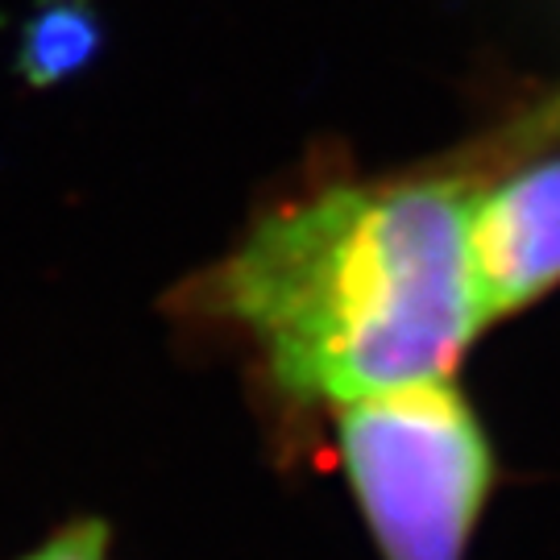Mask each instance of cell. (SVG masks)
<instances>
[{"mask_svg":"<svg viewBox=\"0 0 560 560\" xmlns=\"http://www.w3.org/2000/svg\"><path fill=\"white\" fill-rule=\"evenodd\" d=\"M13 560H113V532L104 520H71Z\"/></svg>","mask_w":560,"mask_h":560,"instance_id":"cell-6","label":"cell"},{"mask_svg":"<svg viewBox=\"0 0 560 560\" xmlns=\"http://www.w3.org/2000/svg\"><path fill=\"white\" fill-rule=\"evenodd\" d=\"M324 420L382 560H469L499 486V453L460 382L340 407Z\"/></svg>","mask_w":560,"mask_h":560,"instance_id":"cell-2","label":"cell"},{"mask_svg":"<svg viewBox=\"0 0 560 560\" xmlns=\"http://www.w3.org/2000/svg\"><path fill=\"white\" fill-rule=\"evenodd\" d=\"M104 50L101 0H34L18 30L13 67L30 88H59L83 75Z\"/></svg>","mask_w":560,"mask_h":560,"instance_id":"cell-4","label":"cell"},{"mask_svg":"<svg viewBox=\"0 0 560 560\" xmlns=\"http://www.w3.org/2000/svg\"><path fill=\"white\" fill-rule=\"evenodd\" d=\"M474 270L490 328L560 287V150L511 162L478 183Z\"/></svg>","mask_w":560,"mask_h":560,"instance_id":"cell-3","label":"cell"},{"mask_svg":"<svg viewBox=\"0 0 560 560\" xmlns=\"http://www.w3.org/2000/svg\"><path fill=\"white\" fill-rule=\"evenodd\" d=\"M478 183L448 159L307 183L183 279L171 312L237 340L300 416L457 382L490 328L474 270Z\"/></svg>","mask_w":560,"mask_h":560,"instance_id":"cell-1","label":"cell"},{"mask_svg":"<svg viewBox=\"0 0 560 560\" xmlns=\"http://www.w3.org/2000/svg\"><path fill=\"white\" fill-rule=\"evenodd\" d=\"M557 145H560V83L540 92L532 104H523L520 113L499 120L494 129H486L474 141L457 145L444 159L453 162V166H460L465 175H474V179H490L502 166L532 159V154H544V150H557Z\"/></svg>","mask_w":560,"mask_h":560,"instance_id":"cell-5","label":"cell"}]
</instances>
